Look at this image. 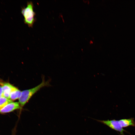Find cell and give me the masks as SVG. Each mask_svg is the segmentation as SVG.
<instances>
[{
	"instance_id": "9",
	"label": "cell",
	"mask_w": 135,
	"mask_h": 135,
	"mask_svg": "<svg viewBox=\"0 0 135 135\" xmlns=\"http://www.w3.org/2000/svg\"><path fill=\"white\" fill-rule=\"evenodd\" d=\"M3 91L2 87L0 86V97H3Z\"/></svg>"
},
{
	"instance_id": "8",
	"label": "cell",
	"mask_w": 135,
	"mask_h": 135,
	"mask_svg": "<svg viewBox=\"0 0 135 135\" xmlns=\"http://www.w3.org/2000/svg\"><path fill=\"white\" fill-rule=\"evenodd\" d=\"M12 102V101L10 99L4 97H0V110Z\"/></svg>"
},
{
	"instance_id": "7",
	"label": "cell",
	"mask_w": 135,
	"mask_h": 135,
	"mask_svg": "<svg viewBox=\"0 0 135 135\" xmlns=\"http://www.w3.org/2000/svg\"><path fill=\"white\" fill-rule=\"evenodd\" d=\"M21 92L17 88L14 86L10 93V99L12 101L19 99Z\"/></svg>"
},
{
	"instance_id": "5",
	"label": "cell",
	"mask_w": 135,
	"mask_h": 135,
	"mask_svg": "<svg viewBox=\"0 0 135 135\" xmlns=\"http://www.w3.org/2000/svg\"><path fill=\"white\" fill-rule=\"evenodd\" d=\"M21 108L19 102H12L0 110V112L2 113H8Z\"/></svg>"
},
{
	"instance_id": "2",
	"label": "cell",
	"mask_w": 135,
	"mask_h": 135,
	"mask_svg": "<svg viewBox=\"0 0 135 135\" xmlns=\"http://www.w3.org/2000/svg\"><path fill=\"white\" fill-rule=\"evenodd\" d=\"M49 85V82L45 81L43 78L42 82L36 86L22 91L20 96L19 98V102L21 108L23 107L32 96L41 88Z\"/></svg>"
},
{
	"instance_id": "6",
	"label": "cell",
	"mask_w": 135,
	"mask_h": 135,
	"mask_svg": "<svg viewBox=\"0 0 135 135\" xmlns=\"http://www.w3.org/2000/svg\"><path fill=\"white\" fill-rule=\"evenodd\" d=\"M118 121L120 125L122 128L129 126H135V122L134 118L123 119L120 120Z\"/></svg>"
},
{
	"instance_id": "1",
	"label": "cell",
	"mask_w": 135,
	"mask_h": 135,
	"mask_svg": "<svg viewBox=\"0 0 135 135\" xmlns=\"http://www.w3.org/2000/svg\"><path fill=\"white\" fill-rule=\"evenodd\" d=\"M34 6L31 1L27 2V6L22 8L21 13L24 17V23L29 27L32 28L36 20V13L34 11Z\"/></svg>"
},
{
	"instance_id": "3",
	"label": "cell",
	"mask_w": 135,
	"mask_h": 135,
	"mask_svg": "<svg viewBox=\"0 0 135 135\" xmlns=\"http://www.w3.org/2000/svg\"><path fill=\"white\" fill-rule=\"evenodd\" d=\"M97 121L106 125L112 129L120 132L121 135H124V132L127 131L124 129L120 125L118 120H101L94 119Z\"/></svg>"
},
{
	"instance_id": "4",
	"label": "cell",
	"mask_w": 135,
	"mask_h": 135,
	"mask_svg": "<svg viewBox=\"0 0 135 135\" xmlns=\"http://www.w3.org/2000/svg\"><path fill=\"white\" fill-rule=\"evenodd\" d=\"M0 85L3 91V96L10 99V93L14 86L8 83L0 80Z\"/></svg>"
},
{
	"instance_id": "10",
	"label": "cell",
	"mask_w": 135,
	"mask_h": 135,
	"mask_svg": "<svg viewBox=\"0 0 135 135\" xmlns=\"http://www.w3.org/2000/svg\"><path fill=\"white\" fill-rule=\"evenodd\" d=\"M12 135H15V134L14 133V132H13V134H12Z\"/></svg>"
}]
</instances>
